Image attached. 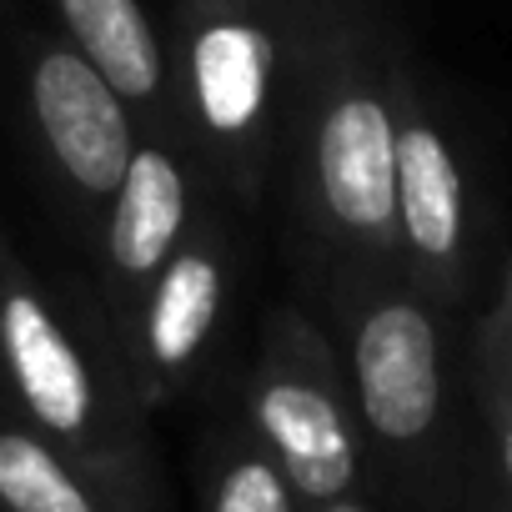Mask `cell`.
Segmentation results:
<instances>
[{
  "label": "cell",
  "mask_w": 512,
  "mask_h": 512,
  "mask_svg": "<svg viewBox=\"0 0 512 512\" xmlns=\"http://www.w3.org/2000/svg\"><path fill=\"white\" fill-rule=\"evenodd\" d=\"M402 26L387 0H312L297 36V91L277 211L297 297L347 267L397 272V101Z\"/></svg>",
  "instance_id": "cell-1"
},
{
  "label": "cell",
  "mask_w": 512,
  "mask_h": 512,
  "mask_svg": "<svg viewBox=\"0 0 512 512\" xmlns=\"http://www.w3.org/2000/svg\"><path fill=\"white\" fill-rule=\"evenodd\" d=\"M332 337L372 502L382 512H452L477 427L462 402L457 332L392 267H347L312 297Z\"/></svg>",
  "instance_id": "cell-2"
},
{
  "label": "cell",
  "mask_w": 512,
  "mask_h": 512,
  "mask_svg": "<svg viewBox=\"0 0 512 512\" xmlns=\"http://www.w3.org/2000/svg\"><path fill=\"white\" fill-rule=\"evenodd\" d=\"M0 407L106 482L156 497L151 417L86 277H46L11 241L0 256Z\"/></svg>",
  "instance_id": "cell-3"
},
{
  "label": "cell",
  "mask_w": 512,
  "mask_h": 512,
  "mask_svg": "<svg viewBox=\"0 0 512 512\" xmlns=\"http://www.w3.org/2000/svg\"><path fill=\"white\" fill-rule=\"evenodd\" d=\"M302 16L262 0H166L176 136L236 216H256L277 191Z\"/></svg>",
  "instance_id": "cell-4"
},
{
  "label": "cell",
  "mask_w": 512,
  "mask_h": 512,
  "mask_svg": "<svg viewBox=\"0 0 512 512\" xmlns=\"http://www.w3.org/2000/svg\"><path fill=\"white\" fill-rule=\"evenodd\" d=\"M397 101V272L462 337L477 317L502 241L467 116L437 71L402 36L392 61Z\"/></svg>",
  "instance_id": "cell-5"
},
{
  "label": "cell",
  "mask_w": 512,
  "mask_h": 512,
  "mask_svg": "<svg viewBox=\"0 0 512 512\" xmlns=\"http://www.w3.org/2000/svg\"><path fill=\"white\" fill-rule=\"evenodd\" d=\"M0 76L26 161L66 241L86 256L141 146V121L111 81L56 36L31 0H0Z\"/></svg>",
  "instance_id": "cell-6"
},
{
  "label": "cell",
  "mask_w": 512,
  "mask_h": 512,
  "mask_svg": "<svg viewBox=\"0 0 512 512\" xmlns=\"http://www.w3.org/2000/svg\"><path fill=\"white\" fill-rule=\"evenodd\" d=\"M236 407L282 462L292 492L302 497V512L372 497L332 337L302 297H287L262 317L236 387Z\"/></svg>",
  "instance_id": "cell-7"
},
{
  "label": "cell",
  "mask_w": 512,
  "mask_h": 512,
  "mask_svg": "<svg viewBox=\"0 0 512 512\" xmlns=\"http://www.w3.org/2000/svg\"><path fill=\"white\" fill-rule=\"evenodd\" d=\"M236 297H241V216L221 196H211L191 236L166 262V272L116 327L121 367L146 417L186 402L211 377L236 317Z\"/></svg>",
  "instance_id": "cell-8"
},
{
  "label": "cell",
  "mask_w": 512,
  "mask_h": 512,
  "mask_svg": "<svg viewBox=\"0 0 512 512\" xmlns=\"http://www.w3.org/2000/svg\"><path fill=\"white\" fill-rule=\"evenodd\" d=\"M211 196L216 191L206 186L181 136H141L131 171L111 196L86 251V287L96 292L111 332L136 312L146 287L166 272V262L191 236Z\"/></svg>",
  "instance_id": "cell-9"
},
{
  "label": "cell",
  "mask_w": 512,
  "mask_h": 512,
  "mask_svg": "<svg viewBox=\"0 0 512 512\" xmlns=\"http://www.w3.org/2000/svg\"><path fill=\"white\" fill-rule=\"evenodd\" d=\"M31 6L111 81V91L141 121V136H176L166 26L151 0H31Z\"/></svg>",
  "instance_id": "cell-10"
},
{
  "label": "cell",
  "mask_w": 512,
  "mask_h": 512,
  "mask_svg": "<svg viewBox=\"0 0 512 512\" xmlns=\"http://www.w3.org/2000/svg\"><path fill=\"white\" fill-rule=\"evenodd\" d=\"M0 512H156V497L106 482L0 407Z\"/></svg>",
  "instance_id": "cell-11"
},
{
  "label": "cell",
  "mask_w": 512,
  "mask_h": 512,
  "mask_svg": "<svg viewBox=\"0 0 512 512\" xmlns=\"http://www.w3.org/2000/svg\"><path fill=\"white\" fill-rule=\"evenodd\" d=\"M462 402L497 477L512 487V246L502 241L492 287L462 332Z\"/></svg>",
  "instance_id": "cell-12"
},
{
  "label": "cell",
  "mask_w": 512,
  "mask_h": 512,
  "mask_svg": "<svg viewBox=\"0 0 512 512\" xmlns=\"http://www.w3.org/2000/svg\"><path fill=\"white\" fill-rule=\"evenodd\" d=\"M196 497H201V512H302V497L292 492L282 462L251 432L236 397L201 437Z\"/></svg>",
  "instance_id": "cell-13"
},
{
  "label": "cell",
  "mask_w": 512,
  "mask_h": 512,
  "mask_svg": "<svg viewBox=\"0 0 512 512\" xmlns=\"http://www.w3.org/2000/svg\"><path fill=\"white\" fill-rule=\"evenodd\" d=\"M452 512H512V487L497 477V467L487 462L482 442H477V452H472V462L462 472V492H457Z\"/></svg>",
  "instance_id": "cell-14"
},
{
  "label": "cell",
  "mask_w": 512,
  "mask_h": 512,
  "mask_svg": "<svg viewBox=\"0 0 512 512\" xmlns=\"http://www.w3.org/2000/svg\"><path fill=\"white\" fill-rule=\"evenodd\" d=\"M312 512H382L372 497H347V502H332V507H312Z\"/></svg>",
  "instance_id": "cell-15"
},
{
  "label": "cell",
  "mask_w": 512,
  "mask_h": 512,
  "mask_svg": "<svg viewBox=\"0 0 512 512\" xmlns=\"http://www.w3.org/2000/svg\"><path fill=\"white\" fill-rule=\"evenodd\" d=\"M6 246H11V236H6V231H0V256H6Z\"/></svg>",
  "instance_id": "cell-16"
}]
</instances>
